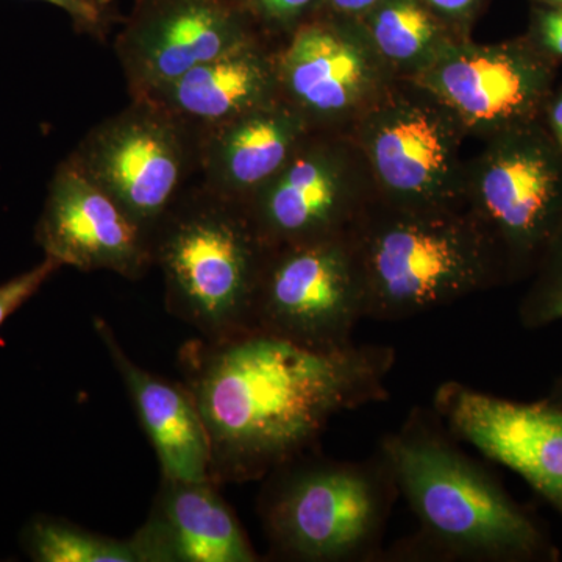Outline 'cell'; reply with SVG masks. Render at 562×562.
<instances>
[{
    "label": "cell",
    "instance_id": "6da1fadb",
    "mask_svg": "<svg viewBox=\"0 0 562 562\" xmlns=\"http://www.w3.org/2000/svg\"><path fill=\"white\" fill-rule=\"evenodd\" d=\"M383 344L305 349L260 330L181 346L180 372L209 435L210 479L258 482L308 452L339 414L390 398Z\"/></svg>",
    "mask_w": 562,
    "mask_h": 562
},
{
    "label": "cell",
    "instance_id": "7a4b0ae2",
    "mask_svg": "<svg viewBox=\"0 0 562 562\" xmlns=\"http://www.w3.org/2000/svg\"><path fill=\"white\" fill-rule=\"evenodd\" d=\"M458 443L431 406H414L379 442L417 520L416 531L384 549L380 561L553 560L535 517Z\"/></svg>",
    "mask_w": 562,
    "mask_h": 562
},
{
    "label": "cell",
    "instance_id": "3957f363",
    "mask_svg": "<svg viewBox=\"0 0 562 562\" xmlns=\"http://www.w3.org/2000/svg\"><path fill=\"white\" fill-rule=\"evenodd\" d=\"M350 236L371 321L408 319L508 283L501 249L468 209L379 201Z\"/></svg>",
    "mask_w": 562,
    "mask_h": 562
},
{
    "label": "cell",
    "instance_id": "277c9868",
    "mask_svg": "<svg viewBox=\"0 0 562 562\" xmlns=\"http://www.w3.org/2000/svg\"><path fill=\"white\" fill-rule=\"evenodd\" d=\"M271 249L244 203L195 180L154 232V266L165 283L166 308L201 338L251 330Z\"/></svg>",
    "mask_w": 562,
    "mask_h": 562
},
{
    "label": "cell",
    "instance_id": "5b68a950",
    "mask_svg": "<svg viewBox=\"0 0 562 562\" xmlns=\"http://www.w3.org/2000/svg\"><path fill=\"white\" fill-rule=\"evenodd\" d=\"M258 497L272 557L295 562H375L401 497L382 450L364 460L308 452L273 469Z\"/></svg>",
    "mask_w": 562,
    "mask_h": 562
},
{
    "label": "cell",
    "instance_id": "8992f818",
    "mask_svg": "<svg viewBox=\"0 0 562 562\" xmlns=\"http://www.w3.org/2000/svg\"><path fill=\"white\" fill-rule=\"evenodd\" d=\"M380 201L402 209H465L468 131L427 87L397 79L350 131Z\"/></svg>",
    "mask_w": 562,
    "mask_h": 562
},
{
    "label": "cell",
    "instance_id": "52a82bcc",
    "mask_svg": "<svg viewBox=\"0 0 562 562\" xmlns=\"http://www.w3.org/2000/svg\"><path fill=\"white\" fill-rule=\"evenodd\" d=\"M465 209L501 249L508 283L535 272L562 231V147L543 120L483 140L468 158Z\"/></svg>",
    "mask_w": 562,
    "mask_h": 562
},
{
    "label": "cell",
    "instance_id": "ba28073f",
    "mask_svg": "<svg viewBox=\"0 0 562 562\" xmlns=\"http://www.w3.org/2000/svg\"><path fill=\"white\" fill-rule=\"evenodd\" d=\"M66 158L150 232L198 180L195 133L147 98L99 122Z\"/></svg>",
    "mask_w": 562,
    "mask_h": 562
},
{
    "label": "cell",
    "instance_id": "9c48e42d",
    "mask_svg": "<svg viewBox=\"0 0 562 562\" xmlns=\"http://www.w3.org/2000/svg\"><path fill=\"white\" fill-rule=\"evenodd\" d=\"M368 319V292L351 236L272 247L254 328L317 351L346 349Z\"/></svg>",
    "mask_w": 562,
    "mask_h": 562
},
{
    "label": "cell",
    "instance_id": "30bf717a",
    "mask_svg": "<svg viewBox=\"0 0 562 562\" xmlns=\"http://www.w3.org/2000/svg\"><path fill=\"white\" fill-rule=\"evenodd\" d=\"M379 201L351 133L312 131L246 206L266 243L279 247L351 235Z\"/></svg>",
    "mask_w": 562,
    "mask_h": 562
},
{
    "label": "cell",
    "instance_id": "8fae6325",
    "mask_svg": "<svg viewBox=\"0 0 562 562\" xmlns=\"http://www.w3.org/2000/svg\"><path fill=\"white\" fill-rule=\"evenodd\" d=\"M280 94L313 131L350 132L398 79L361 20L317 13L277 52Z\"/></svg>",
    "mask_w": 562,
    "mask_h": 562
},
{
    "label": "cell",
    "instance_id": "7c38bea8",
    "mask_svg": "<svg viewBox=\"0 0 562 562\" xmlns=\"http://www.w3.org/2000/svg\"><path fill=\"white\" fill-rule=\"evenodd\" d=\"M557 58L527 35L482 44L473 38L450 47L416 81L458 114L469 138L486 140L542 121L554 92Z\"/></svg>",
    "mask_w": 562,
    "mask_h": 562
},
{
    "label": "cell",
    "instance_id": "4fadbf2b",
    "mask_svg": "<svg viewBox=\"0 0 562 562\" xmlns=\"http://www.w3.org/2000/svg\"><path fill=\"white\" fill-rule=\"evenodd\" d=\"M258 40L265 38L232 0H135L114 52L128 95L143 99Z\"/></svg>",
    "mask_w": 562,
    "mask_h": 562
},
{
    "label": "cell",
    "instance_id": "5bb4252c",
    "mask_svg": "<svg viewBox=\"0 0 562 562\" xmlns=\"http://www.w3.org/2000/svg\"><path fill=\"white\" fill-rule=\"evenodd\" d=\"M431 408L460 442L505 465L562 517V405L516 402L461 382L439 384Z\"/></svg>",
    "mask_w": 562,
    "mask_h": 562
},
{
    "label": "cell",
    "instance_id": "9a60e30c",
    "mask_svg": "<svg viewBox=\"0 0 562 562\" xmlns=\"http://www.w3.org/2000/svg\"><path fill=\"white\" fill-rule=\"evenodd\" d=\"M44 257L80 272L136 281L154 266V232L65 158L55 168L35 227Z\"/></svg>",
    "mask_w": 562,
    "mask_h": 562
},
{
    "label": "cell",
    "instance_id": "2e32d148",
    "mask_svg": "<svg viewBox=\"0 0 562 562\" xmlns=\"http://www.w3.org/2000/svg\"><path fill=\"white\" fill-rule=\"evenodd\" d=\"M213 480L161 479L131 536L140 562H257L260 554Z\"/></svg>",
    "mask_w": 562,
    "mask_h": 562
},
{
    "label": "cell",
    "instance_id": "e0dca14e",
    "mask_svg": "<svg viewBox=\"0 0 562 562\" xmlns=\"http://www.w3.org/2000/svg\"><path fill=\"white\" fill-rule=\"evenodd\" d=\"M312 131L305 117L279 98L198 132V181L247 205Z\"/></svg>",
    "mask_w": 562,
    "mask_h": 562
},
{
    "label": "cell",
    "instance_id": "ac0fdd59",
    "mask_svg": "<svg viewBox=\"0 0 562 562\" xmlns=\"http://www.w3.org/2000/svg\"><path fill=\"white\" fill-rule=\"evenodd\" d=\"M92 327L109 351L140 427L157 453L161 479L209 480V435L188 387L140 368L103 317L95 316Z\"/></svg>",
    "mask_w": 562,
    "mask_h": 562
},
{
    "label": "cell",
    "instance_id": "d6986e66",
    "mask_svg": "<svg viewBox=\"0 0 562 562\" xmlns=\"http://www.w3.org/2000/svg\"><path fill=\"white\" fill-rule=\"evenodd\" d=\"M279 46L268 40L254 41L203 63L147 99L194 133L214 127L281 98Z\"/></svg>",
    "mask_w": 562,
    "mask_h": 562
},
{
    "label": "cell",
    "instance_id": "ffe728a7",
    "mask_svg": "<svg viewBox=\"0 0 562 562\" xmlns=\"http://www.w3.org/2000/svg\"><path fill=\"white\" fill-rule=\"evenodd\" d=\"M361 22L398 79H416L465 41L425 0H380Z\"/></svg>",
    "mask_w": 562,
    "mask_h": 562
},
{
    "label": "cell",
    "instance_id": "44dd1931",
    "mask_svg": "<svg viewBox=\"0 0 562 562\" xmlns=\"http://www.w3.org/2000/svg\"><path fill=\"white\" fill-rule=\"evenodd\" d=\"M22 546L36 562H140L131 538H110L58 517H35Z\"/></svg>",
    "mask_w": 562,
    "mask_h": 562
},
{
    "label": "cell",
    "instance_id": "7402d4cb",
    "mask_svg": "<svg viewBox=\"0 0 562 562\" xmlns=\"http://www.w3.org/2000/svg\"><path fill=\"white\" fill-rule=\"evenodd\" d=\"M524 327L542 328L562 321V231L543 251L532 283L520 302Z\"/></svg>",
    "mask_w": 562,
    "mask_h": 562
},
{
    "label": "cell",
    "instance_id": "603a6c76",
    "mask_svg": "<svg viewBox=\"0 0 562 562\" xmlns=\"http://www.w3.org/2000/svg\"><path fill=\"white\" fill-rule=\"evenodd\" d=\"M254 22L262 38L284 43L302 24L316 16L321 0H232Z\"/></svg>",
    "mask_w": 562,
    "mask_h": 562
},
{
    "label": "cell",
    "instance_id": "cb8c5ba5",
    "mask_svg": "<svg viewBox=\"0 0 562 562\" xmlns=\"http://www.w3.org/2000/svg\"><path fill=\"white\" fill-rule=\"evenodd\" d=\"M65 11L72 21L74 31L80 35L105 43L116 25L124 22L116 0H36Z\"/></svg>",
    "mask_w": 562,
    "mask_h": 562
},
{
    "label": "cell",
    "instance_id": "d4e9b609",
    "mask_svg": "<svg viewBox=\"0 0 562 562\" xmlns=\"http://www.w3.org/2000/svg\"><path fill=\"white\" fill-rule=\"evenodd\" d=\"M63 266L54 258L44 257L35 268L0 284V327L38 294L41 288L55 276Z\"/></svg>",
    "mask_w": 562,
    "mask_h": 562
},
{
    "label": "cell",
    "instance_id": "484cf974",
    "mask_svg": "<svg viewBox=\"0 0 562 562\" xmlns=\"http://www.w3.org/2000/svg\"><path fill=\"white\" fill-rule=\"evenodd\" d=\"M525 35L550 57L562 60V10L531 5Z\"/></svg>",
    "mask_w": 562,
    "mask_h": 562
},
{
    "label": "cell",
    "instance_id": "4316f807",
    "mask_svg": "<svg viewBox=\"0 0 562 562\" xmlns=\"http://www.w3.org/2000/svg\"><path fill=\"white\" fill-rule=\"evenodd\" d=\"M464 40L472 38L473 27L491 0H425Z\"/></svg>",
    "mask_w": 562,
    "mask_h": 562
},
{
    "label": "cell",
    "instance_id": "83f0119b",
    "mask_svg": "<svg viewBox=\"0 0 562 562\" xmlns=\"http://www.w3.org/2000/svg\"><path fill=\"white\" fill-rule=\"evenodd\" d=\"M379 2L380 0H321L317 13L362 20Z\"/></svg>",
    "mask_w": 562,
    "mask_h": 562
},
{
    "label": "cell",
    "instance_id": "f1b7e54d",
    "mask_svg": "<svg viewBox=\"0 0 562 562\" xmlns=\"http://www.w3.org/2000/svg\"><path fill=\"white\" fill-rule=\"evenodd\" d=\"M543 122L552 133L554 140L562 147V88L558 91L554 90L552 98L547 103Z\"/></svg>",
    "mask_w": 562,
    "mask_h": 562
},
{
    "label": "cell",
    "instance_id": "f546056e",
    "mask_svg": "<svg viewBox=\"0 0 562 562\" xmlns=\"http://www.w3.org/2000/svg\"><path fill=\"white\" fill-rule=\"evenodd\" d=\"M531 5L547 7V9L562 10V0H530Z\"/></svg>",
    "mask_w": 562,
    "mask_h": 562
},
{
    "label": "cell",
    "instance_id": "4dcf8cb0",
    "mask_svg": "<svg viewBox=\"0 0 562 562\" xmlns=\"http://www.w3.org/2000/svg\"><path fill=\"white\" fill-rule=\"evenodd\" d=\"M550 401L560 403L562 405V376L560 382L557 383V387H554L552 397H550Z\"/></svg>",
    "mask_w": 562,
    "mask_h": 562
}]
</instances>
